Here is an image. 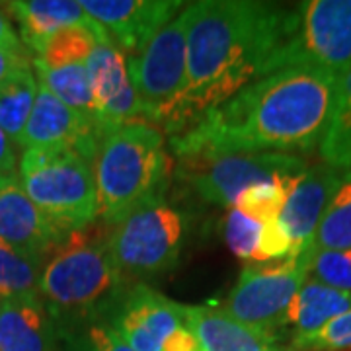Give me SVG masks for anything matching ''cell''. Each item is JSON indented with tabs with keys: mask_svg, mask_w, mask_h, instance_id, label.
<instances>
[{
	"mask_svg": "<svg viewBox=\"0 0 351 351\" xmlns=\"http://www.w3.org/2000/svg\"><path fill=\"white\" fill-rule=\"evenodd\" d=\"M110 39L108 36H100L90 27H66L61 29L59 34H55L47 47L43 49L41 55L36 57V61L41 63L47 69H59L66 64L86 63L90 53L94 49L96 41H106Z\"/></svg>",
	"mask_w": 351,
	"mask_h": 351,
	"instance_id": "4316f807",
	"label": "cell"
},
{
	"mask_svg": "<svg viewBox=\"0 0 351 351\" xmlns=\"http://www.w3.org/2000/svg\"><path fill=\"white\" fill-rule=\"evenodd\" d=\"M98 143V131L39 82L20 147L25 151H76L94 162Z\"/></svg>",
	"mask_w": 351,
	"mask_h": 351,
	"instance_id": "4fadbf2b",
	"label": "cell"
},
{
	"mask_svg": "<svg viewBox=\"0 0 351 351\" xmlns=\"http://www.w3.org/2000/svg\"><path fill=\"white\" fill-rule=\"evenodd\" d=\"M308 277L351 293V250H314Z\"/></svg>",
	"mask_w": 351,
	"mask_h": 351,
	"instance_id": "f546056e",
	"label": "cell"
},
{
	"mask_svg": "<svg viewBox=\"0 0 351 351\" xmlns=\"http://www.w3.org/2000/svg\"><path fill=\"white\" fill-rule=\"evenodd\" d=\"M16 45H22V41L14 32L8 16L0 10V47H16Z\"/></svg>",
	"mask_w": 351,
	"mask_h": 351,
	"instance_id": "d590c367",
	"label": "cell"
},
{
	"mask_svg": "<svg viewBox=\"0 0 351 351\" xmlns=\"http://www.w3.org/2000/svg\"><path fill=\"white\" fill-rule=\"evenodd\" d=\"M12 172H16V151L12 141L0 129V176L12 174Z\"/></svg>",
	"mask_w": 351,
	"mask_h": 351,
	"instance_id": "e575fe53",
	"label": "cell"
},
{
	"mask_svg": "<svg viewBox=\"0 0 351 351\" xmlns=\"http://www.w3.org/2000/svg\"><path fill=\"white\" fill-rule=\"evenodd\" d=\"M38 76L29 69L16 73L0 86V129L20 147L29 113L38 96Z\"/></svg>",
	"mask_w": 351,
	"mask_h": 351,
	"instance_id": "7402d4cb",
	"label": "cell"
},
{
	"mask_svg": "<svg viewBox=\"0 0 351 351\" xmlns=\"http://www.w3.org/2000/svg\"><path fill=\"white\" fill-rule=\"evenodd\" d=\"M186 326L203 351H279V334L254 328L215 306H186Z\"/></svg>",
	"mask_w": 351,
	"mask_h": 351,
	"instance_id": "ac0fdd59",
	"label": "cell"
},
{
	"mask_svg": "<svg viewBox=\"0 0 351 351\" xmlns=\"http://www.w3.org/2000/svg\"><path fill=\"white\" fill-rule=\"evenodd\" d=\"M320 156L328 166L351 172V69L339 76L332 117L320 141Z\"/></svg>",
	"mask_w": 351,
	"mask_h": 351,
	"instance_id": "603a6c76",
	"label": "cell"
},
{
	"mask_svg": "<svg viewBox=\"0 0 351 351\" xmlns=\"http://www.w3.org/2000/svg\"><path fill=\"white\" fill-rule=\"evenodd\" d=\"M73 351H135L119 332L106 322H90L84 334L73 336Z\"/></svg>",
	"mask_w": 351,
	"mask_h": 351,
	"instance_id": "4dcf8cb0",
	"label": "cell"
},
{
	"mask_svg": "<svg viewBox=\"0 0 351 351\" xmlns=\"http://www.w3.org/2000/svg\"><path fill=\"white\" fill-rule=\"evenodd\" d=\"M338 76L291 66L262 76L170 138L178 160L223 152L313 151L326 133Z\"/></svg>",
	"mask_w": 351,
	"mask_h": 351,
	"instance_id": "7a4b0ae2",
	"label": "cell"
},
{
	"mask_svg": "<svg viewBox=\"0 0 351 351\" xmlns=\"http://www.w3.org/2000/svg\"><path fill=\"white\" fill-rule=\"evenodd\" d=\"M291 254H293L291 237L285 225L281 223V219L265 223L262 226V237H260V260L262 262L291 260Z\"/></svg>",
	"mask_w": 351,
	"mask_h": 351,
	"instance_id": "1f68e13d",
	"label": "cell"
},
{
	"mask_svg": "<svg viewBox=\"0 0 351 351\" xmlns=\"http://www.w3.org/2000/svg\"><path fill=\"white\" fill-rule=\"evenodd\" d=\"M57 226L29 199L20 176H0V239L16 250L45 263L51 252L64 239Z\"/></svg>",
	"mask_w": 351,
	"mask_h": 351,
	"instance_id": "9a60e30c",
	"label": "cell"
},
{
	"mask_svg": "<svg viewBox=\"0 0 351 351\" xmlns=\"http://www.w3.org/2000/svg\"><path fill=\"white\" fill-rule=\"evenodd\" d=\"M188 12L186 82L156 117V125L172 137L269 75L287 38L293 6L201 0L188 4Z\"/></svg>",
	"mask_w": 351,
	"mask_h": 351,
	"instance_id": "6da1fadb",
	"label": "cell"
},
{
	"mask_svg": "<svg viewBox=\"0 0 351 351\" xmlns=\"http://www.w3.org/2000/svg\"><path fill=\"white\" fill-rule=\"evenodd\" d=\"M350 308L351 293L328 287L308 277L289 302L283 326L295 328L293 336H306Z\"/></svg>",
	"mask_w": 351,
	"mask_h": 351,
	"instance_id": "ffe728a7",
	"label": "cell"
},
{
	"mask_svg": "<svg viewBox=\"0 0 351 351\" xmlns=\"http://www.w3.org/2000/svg\"><path fill=\"white\" fill-rule=\"evenodd\" d=\"M189 12L184 8L162 25L141 49L127 57V73L147 113L149 125H156L158 112L174 100L186 82Z\"/></svg>",
	"mask_w": 351,
	"mask_h": 351,
	"instance_id": "30bf717a",
	"label": "cell"
},
{
	"mask_svg": "<svg viewBox=\"0 0 351 351\" xmlns=\"http://www.w3.org/2000/svg\"><path fill=\"white\" fill-rule=\"evenodd\" d=\"M16 24L20 25V39L24 47L36 53H43L55 34L66 27H90L100 36H108L100 24L88 16L80 2L75 0H16L6 4Z\"/></svg>",
	"mask_w": 351,
	"mask_h": 351,
	"instance_id": "e0dca14e",
	"label": "cell"
},
{
	"mask_svg": "<svg viewBox=\"0 0 351 351\" xmlns=\"http://www.w3.org/2000/svg\"><path fill=\"white\" fill-rule=\"evenodd\" d=\"M112 326L135 351H164V341L186 326V306L137 283L117 299Z\"/></svg>",
	"mask_w": 351,
	"mask_h": 351,
	"instance_id": "8fae6325",
	"label": "cell"
},
{
	"mask_svg": "<svg viewBox=\"0 0 351 351\" xmlns=\"http://www.w3.org/2000/svg\"><path fill=\"white\" fill-rule=\"evenodd\" d=\"M32 66L38 71L39 82L47 88L55 98H59L66 108L78 113L88 125H92L98 131V115H96V104H94L86 63L47 69L34 59ZM98 135H100V131H98Z\"/></svg>",
	"mask_w": 351,
	"mask_h": 351,
	"instance_id": "44dd1931",
	"label": "cell"
},
{
	"mask_svg": "<svg viewBox=\"0 0 351 351\" xmlns=\"http://www.w3.org/2000/svg\"><path fill=\"white\" fill-rule=\"evenodd\" d=\"M20 182L63 234L98 221L94 162L76 151H24Z\"/></svg>",
	"mask_w": 351,
	"mask_h": 351,
	"instance_id": "5b68a950",
	"label": "cell"
},
{
	"mask_svg": "<svg viewBox=\"0 0 351 351\" xmlns=\"http://www.w3.org/2000/svg\"><path fill=\"white\" fill-rule=\"evenodd\" d=\"M168 172L170 158L158 127L129 123L106 131L94 160L98 221L113 226L143 205L162 199Z\"/></svg>",
	"mask_w": 351,
	"mask_h": 351,
	"instance_id": "277c9868",
	"label": "cell"
},
{
	"mask_svg": "<svg viewBox=\"0 0 351 351\" xmlns=\"http://www.w3.org/2000/svg\"><path fill=\"white\" fill-rule=\"evenodd\" d=\"M262 223L254 221L239 209L230 207L225 217V240L230 252L244 262H262L260 260V237Z\"/></svg>",
	"mask_w": 351,
	"mask_h": 351,
	"instance_id": "83f0119b",
	"label": "cell"
},
{
	"mask_svg": "<svg viewBox=\"0 0 351 351\" xmlns=\"http://www.w3.org/2000/svg\"><path fill=\"white\" fill-rule=\"evenodd\" d=\"M313 250H351V172L328 203L314 234Z\"/></svg>",
	"mask_w": 351,
	"mask_h": 351,
	"instance_id": "cb8c5ba5",
	"label": "cell"
},
{
	"mask_svg": "<svg viewBox=\"0 0 351 351\" xmlns=\"http://www.w3.org/2000/svg\"><path fill=\"white\" fill-rule=\"evenodd\" d=\"M314 250L279 263L246 265L226 297L223 311L240 322L279 332L289 302L308 279Z\"/></svg>",
	"mask_w": 351,
	"mask_h": 351,
	"instance_id": "9c48e42d",
	"label": "cell"
},
{
	"mask_svg": "<svg viewBox=\"0 0 351 351\" xmlns=\"http://www.w3.org/2000/svg\"><path fill=\"white\" fill-rule=\"evenodd\" d=\"M291 343L299 351H351V308L332 318L316 332L293 336Z\"/></svg>",
	"mask_w": 351,
	"mask_h": 351,
	"instance_id": "f1b7e54d",
	"label": "cell"
},
{
	"mask_svg": "<svg viewBox=\"0 0 351 351\" xmlns=\"http://www.w3.org/2000/svg\"><path fill=\"white\" fill-rule=\"evenodd\" d=\"M299 180H301V176L250 186L240 193L239 199L234 203V209H239L240 213H244L262 225L271 223V221L279 219L289 193L295 189Z\"/></svg>",
	"mask_w": 351,
	"mask_h": 351,
	"instance_id": "484cf974",
	"label": "cell"
},
{
	"mask_svg": "<svg viewBox=\"0 0 351 351\" xmlns=\"http://www.w3.org/2000/svg\"><path fill=\"white\" fill-rule=\"evenodd\" d=\"M164 351H203L199 339L188 326H182L176 330L170 338L164 341Z\"/></svg>",
	"mask_w": 351,
	"mask_h": 351,
	"instance_id": "836d02e7",
	"label": "cell"
},
{
	"mask_svg": "<svg viewBox=\"0 0 351 351\" xmlns=\"http://www.w3.org/2000/svg\"><path fill=\"white\" fill-rule=\"evenodd\" d=\"M279 351H299V350H279Z\"/></svg>",
	"mask_w": 351,
	"mask_h": 351,
	"instance_id": "8d00e7d4",
	"label": "cell"
},
{
	"mask_svg": "<svg viewBox=\"0 0 351 351\" xmlns=\"http://www.w3.org/2000/svg\"><path fill=\"white\" fill-rule=\"evenodd\" d=\"M186 239V219L166 201L156 199L110 226V252L127 285L170 271Z\"/></svg>",
	"mask_w": 351,
	"mask_h": 351,
	"instance_id": "8992f818",
	"label": "cell"
},
{
	"mask_svg": "<svg viewBox=\"0 0 351 351\" xmlns=\"http://www.w3.org/2000/svg\"><path fill=\"white\" fill-rule=\"evenodd\" d=\"M41 269L43 263L0 239V301L39 295Z\"/></svg>",
	"mask_w": 351,
	"mask_h": 351,
	"instance_id": "d4e9b609",
	"label": "cell"
},
{
	"mask_svg": "<svg viewBox=\"0 0 351 351\" xmlns=\"http://www.w3.org/2000/svg\"><path fill=\"white\" fill-rule=\"evenodd\" d=\"M308 170L301 156L281 152H223L178 160V174L201 199L234 207L239 195L250 186L297 178Z\"/></svg>",
	"mask_w": 351,
	"mask_h": 351,
	"instance_id": "ba28073f",
	"label": "cell"
},
{
	"mask_svg": "<svg viewBox=\"0 0 351 351\" xmlns=\"http://www.w3.org/2000/svg\"><path fill=\"white\" fill-rule=\"evenodd\" d=\"M100 137L115 127L149 123L137 92L131 84L127 63L112 39L96 41L86 61Z\"/></svg>",
	"mask_w": 351,
	"mask_h": 351,
	"instance_id": "7c38bea8",
	"label": "cell"
},
{
	"mask_svg": "<svg viewBox=\"0 0 351 351\" xmlns=\"http://www.w3.org/2000/svg\"><path fill=\"white\" fill-rule=\"evenodd\" d=\"M108 237L110 226L96 221L69 232L45 260L38 293L55 322L92 318L127 287L113 263Z\"/></svg>",
	"mask_w": 351,
	"mask_h": 351,
	"instance_id": "3957f363",
	"label": "cell"
},
{
	"mask_svg": "<svg viewBox=\"0 0 351 351\" xmlns=\"http://www.w3.org/2000/svg\"><path fill=\"white\" fill-rule=\"evenodd\" d=\"M55 330L39 295L0 301V351H53Z\"/></svg>",
	"mask_w": 351,
	"mask_h": 351,
	"instance_id": "d6986e66",
	"label": "cell"
},
{
	"mask_svg": "<svg viewBox=\"0 0 351 351\" xmlns=\"http://www.w3.org/2000/svg\"><path fill=\"white\" fill-rule=\"evenodd\" d=\"M82 10L101 25L115 47L135 55L180 14L178 0H80Z\"/></svg>",
	"mask_w": 351,
	"mask_h": 351,
	"instance_id": "5bb4252c",
	"label": "cell"
},
{
	"mask_svg": "<svg viewBox=\"0 0 351 351\" xmlns=\"http://www.w3.org/2000/svg\"><path fill=\"white\" fill-rule=\"evenodd\" d=\"M346 174L348 170H339L328 164H320L313 168L308 166V170L301 176L295 189L289 193L279 219L291 237V244H293L291 258H297L304 252L313 250L314 234L320 225V219Z\"/></svg>",
	"mask_w": 351,
	"mask_h": 351,
	"instance_id": "2e32d148",
	"label": "cell"
},
{
	"mask_svg": "<svg viewBox=\"0 0 351 351\" xmlns=\"http://www.w3.org/2000/svg\"><path fill=\"white\" fill-rule=\"evenodd\" d=\"M29 66H32V59L25 51L24 43L16 47H0V86L16 73Z\"/></svg>",
	"mask_w": 351,
	"mask_h": 351,
	"instance_id": "d6a6232c",
	"label": "cell"
},
{
	"mask_svg": "<svg viewBox=\"0 0 351 351\" xmlns=\"http://www.w3.org/2000/svg\"><path fill=\"white\" fill-rule=\"evenodd\" d=\"M304 66L341 76L351 69V0H306L293 6L283 47L269 73Z\"/></svg>",
	"mask_w": 351,
	"mask_h": 351,
	"instance_id": "52a82bcc",
	"label": "cell"
}]
</instances>
